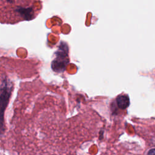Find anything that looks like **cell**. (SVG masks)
Wrapping results in <instances>:
<instances>
[{"mask_svg": "<svg viewBox=\"0 0 155 155\" xmlns=\"http://www.w3.org/2000/svg\"><path fill=\"white\" fill-rule=\"evenodd\" d=\"M147 155H155V148H153L149 150Z\"/></svg>", "mask_w": 155, "mask_h": 155, "instance_id": "cell-4", "label": "cell"}, {"mask_svg": "<svg viewBox=\"0 0 155 155\" xmlns=\"http://www.w3.org/2000/svg\"><path fill=\"white\" fill-rule=\"evenodd\" d=\"M12 91V84L4 78L0 85V135L4 131V114Z\"/></svg>", "mask_w": 155, "mask_h": 155, "instance_id": "cell-1", "label": "cell"}, {"mask_svg": "<svg viewBox=\"0 0 155 155\" xmlns=\"http://www.w3.org/2000/svg\"><path fill=\"white\" fill-rule=\"evenodd\" d=\"M67 48L65 47L62 48L60 46L59 49L56 53V57L54 61L53 62L52 67L56 71H63L65 67V63H67Z\"/></svg>", "mask_w": 155, "mask_h": 155, "instance_id": "cell-2", "label": "cell"}, {"mask_svg": "<svg viewBox=\"0 0 155 155\" xmlns=\"http://www.w3.org/2000/svg\"><path fill=\"white\" fill-rule=\"evenodd\" d=\"M116 103L120 108L125 109L130 105V99L128 96L119 95L116 98Z\"/></svg>", "mask_w": 155, "mask_h": 155, "instance_id": "cell-3", "label": "cell"}]
</instances>
